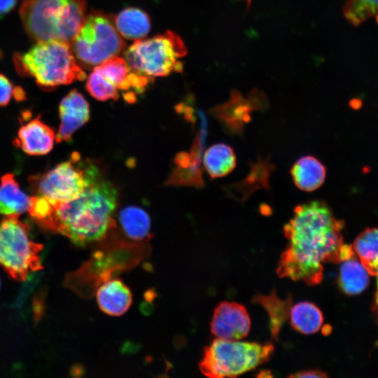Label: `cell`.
Instances as JSON below:
<instances>
[{
    "mask_svg": "<svg viewBox=\"0 0 378 378\" xmlns=\"http://www.w3.org/2000/svg\"><path fill=\"white\" fill-rule=\"evenodd\" d=\"M376 276L377 277V290H376V294H375V303H376V307L378 310V270H377Z\"/></svg>",
    "mask_w": 378,
    "mask_h": 378,
    "instance_id": "cell-30",
    "label": "cell"
},
{
    "mask_svg": "<svg viewBox=\"0 0 378 378\" xmlns=\"http://www.w3.org/2000/svg\"><path fill=\"white\" fill-rule=\"evenodd\" d=\"M61 123L55 140L68 141L74 132L90 118L89 104L77 90H71L61 101L59 107Z\"/></svg>",
    "mask_w": 378,
    "mask_h": 378,
    "instance_id": "cell-12",
    "label": "cell"
},
{
    "mask_svg": "<svg viewBox=\"0 0 378 378\" xmlns=\"http://www.w3.org/2000/svg\"><path fill=\"white\" fill-rule=\"evenodd\" d=\"M204 166L211 178H218L230 174L236 166L233 149L225 144L210 146L204 155Z\"/></svg>",
    "mask_w": 378,
    "mask_h": 378,
    "instance_id": "cell-19",
    "label": "cell"
},
{
    "mask_svg": "<svg viewBox=\"0 0 378 378\" xmlns=\"http://www.w3.org/2000/svg\"><path fill=\"white\" fill-rule=\"evenodd\" d=\"M13 86L8 78L0 73V106L8 104L13 94Z\"/></svg>",
    "mask_w": 378,
    "mask_h": 378,
    "instance_id": "cell-26",
    "label": "cell"
},
{
    "mask_svg": "<svg viewBox=\"0 0 378 378\" xmlns=\"http://www.w3.org/2000/svg\"><path fill=\"white\" fill-rule=\"evenodd\" d=\"M119 91L125 92V99L134 102L135 94L142 92L152 80L134 71L125 58L111 57L95 66Z\"/></svg>",
    "mask_w": 378,
    "mask_h": 378,
    "instance_id": "cell-11",
    "label": "cell"
},
{
    "mask_svg": "<svg viewBox=\"0 0 378 378\" xmlns=\"http://www.w3.org/2000/svg\"><path fill=\"white\" fill-rule=\"evenodd\" d=\"M342 228L343 222L334 217L324 202L298 205L284 227L288 243L280 256L278 276L309 286L319 284L323 263H337L354 255L352 246L343 242Z\"/></svg>",
    "mask_w": 378,
    "mask_h": 378,
    "instance_id": "cell-1",
    "label": "cell"
},
{
    "mask_svg": "<svg viewBox=\"0 0 378 378\" xmlns=\"http://www.w3.org/2000/svg\"><path fill=\"white\" fill-rule=\"evenodd\" d=\"M16 3L17 0H0V18L10 12Z\"/></svg>",
    "mask_w": 378,
    "mask_h": 378,
    "instance_id": "cell-28",
    "label": "cell"
},
{
    "mask_svg": "<svg viewBox=\"0 0 378 378\" xmlns=\"http://www.w3.org/2000/svg\"><path fill=\"white\" fill-rule=\"evenodd\" d=\"M85 87L91 96L100 101L117 100L120 97L119 90L96 67L89 75Z\"/></svg>",
    "mask_w": 378,
    "mask_h": 378,
    "instance_id": "cell-25",
    "label": "cell"
},
{
    "mask_svg": "<svg viewBox=\"0 0 378 378\" xmlns=\"http://www.w3.org/2000/svg\"><path fill=\"white\" fill-rule=\"evenodd\" d=\"M55 139L53 130L38 116L20 127L13 144L27 154L39 155L50 151Z\"/></svg>",
    "mask_w": 378,
    "mask_h": 378,
    "instance_id": "cell-13",
    "label": "cell"
},
{
    "mask_svg": "<svg viewBox=\"0 0 378 378\" xmlns=\"http://www.w3.org/2000/svg\"><path fill=\"white\" fill-rule=\"evenodd\" d=\"M114 24L122 38L135 41L144 38L151 27L148 15L134 7L126 8L119 12L114 18Z\"/></svg>",
    "mask_w": 378,
    "mask_h": 378,
    "instance_id": "cell-16",
    "label": "cell"
},
{
    "mask_svg": "<svg viewBox=\"0 0 378 378\" xmlns=\"http://www.w3.org/2000/svg\"><path fill=\"white\" fill-rule=\"evenodd\" d=\"M339 284L346 295L362 293L369 284V273L355 255L342 261L340 268Z\"/></svg>",
    "mask_w": 378,
    "mask_h": 378,
    "instance_id": "cell-18",
    "label": "cell"
},
{
    "mask_svg": "<svg viewBox=\"0 0 378 378\" xmlns=\"http://www.w3.org/2000/svg\"><path fill=\"white\" fill-rule=\"evenodd\" d=\"M97 167L73 153L69 160L57 164L48 172L30 177L36 195L51 204L65 202L78 197L99 176Z\"/></svg>",
    "mask_w": 378,
    "mask_h": 378,
    "instance_id": "cell-9",
    "label": "cell"
},
{
    "mask_svg": "<svg viewBox=\"0 0 378 378\" xmlns=\"http://www.w3.org/2000/svg\"><path fill=\"white\" fill-rule=\"evenodd\" d=\"M186 53L181 38L167 31L150 38L136 41L125 50L124 56L134 71L153 79L181 71L183 63L180 59Z\"/></svg>",
    "mask_w": 378,
    "mask_h": 378,
    "instance_id": "cell-6",
    "label": "cell"
},
{
    "mask_svg": "<svg viewBox=\"0 0 378 378\" xmlns=\"http://www.w3.org/2000/svg\"><path fill=\"white\" fill-rule=\"evenodd\" d=\"M250 328V317L244 305L224 301L215 309L211 331L218 338L240 340L248 335Z\"/></svg>",
    "mask_w": 378,
    "mask_h": 378,
    "instance_id": "cell-10",
    "label": "cell"
},
{
    "mask_svg": "<svg viewBox=\"0 0 378 378\" xmlns=\"http://www.w3.org/2000/svg\"><path fill=\"white\" fill-rule=\"evenodd\" d=\"M31 197L21 190L14 175H4L0 183V214L19 216L29 211Z\"/></svg>",
    "mask_w": 378,
    "mask_h": 378,
    "instance_id": "cell-17",
    "label": "cell"
},
{
    "mask_svg": "<svg viewBox=\"0 0 378 378\" xmlns=\"http://www.w3.org/2000/svg\"><path fill=\"white\" fill-rule=\"evenodd\" d=\"M96 296L100 309L114 316L125 314L132 302L130 288L118 279L104 282L97 289Z\"/></svg>",
    "mask_w": 378,
    "mask_h": 378,
    "instance_id": "cell-14",
    "label": "cell"
},
{
    "mask_svg": "<svg viewBox=\"0 0 378 378\" xmlns=\"http://www.w3.org/2000/svg\"><path fill=\"white\" fill-rule=\"evenodd\" d=\"M13 96L18 100H22L24 98H25V93L24 92L22 88L20 87H17L13 90Z\"/></svg>",
    "mask_w": 378,
    "mask_h": 378,
    "instance_id": "cell-29",
    "label": "cell"
},
{
    "mask_svg": "<svg viewBox=\"0 0 378 378\" xmlns=\"http://www.w3.org/2000/svg\"><path fill=\"white\" fill-rule=\"evenodd\" d=\"M14 62L19 73L34 77L41 88H55L85 78L71 43L63 41H38L25 53L16 54Z\"/></svg>",
    "mask_w": 378,
    "mask_h": 378,
    "instance_id": "cell-4",
    "label": "cell"
},
{
    "mask_svg": "<svg viewBox=\"0 0 378 378\" xmlns=\"http://www.w3.org/2000/svg\"><path fill=\"white\" fill-rule=\"evenodd\" d=\"M119 220L125 234L136 241L146 240L150 233V219L142 209L129 206L119 213Z\"/></svg>",
    "mask_w": 378,
    "mask_h": 378,
    "instance_id": "cell-21",
    "label": "cell"
},
{
    "mask_svg": "<svg viewBox=\"0 0 378 378\" xmlns=\"http://www.w3.org/2000/svg\"><path fill=\"white\" fill-rule=\"evenodd\" d=\"M290 377H327L328 376L326 374L321 370H307V371H302L299 372L298 373H295L293 374H290L289 376Z\"/></svg>",
    "mask_w": 378,
    "mask_h": 378,
    "instance_id": "cell-27",
    "label": "cell"
},
{
    "mask_svg": "<svg viewBox=\"0 0 378 378\" xmlns=\"http://www.w3.org/2000/svg\"><path fill=\"white\" fill-rule=\"evenodd\" d=\"M117 195L110 182L99 177L76 198L50 202L49 213L37 223L78 246L100 240L113 224Z\"/></svg>",
    "mask_w": 378,
    "mask_h": 378,
    "instance_id": "cell-2",
    "label": "cell"
},
{
    "mask_svg": "<svg viewBox=\"0 0 378 378\" xmlns=\"http://www.w3.org/2000/svg\"><path fill=\"white\" fill-rule=\"evenodd\" d=\"M354 251L369 274L376 276L378 270V228H367L356 238Z\"/></svg>",
    "mask_w": 378,
    "mask_h": 378,
    "instance_id": "cell-20",
    "label": "cell"
},
{
    "mask_svg": "<svg viewBox=\"0 0 378 378\" xmlns=\"http://www.w3.org/2000/svg\"><path fill=\"white\" fill-rule=\"evenodd\" d=\"M272 344H260L216 338L206 346L199 364L202 373L211 378L234 377L268 361Z\"/></svg>",
    "mask_w": 378,
    "mask_h": 378,
    "instance_id": "cell-5",
    "label": "cell"
},
{
    "mask_svg": "<svg viewBox=\"0 0 378 378\" xmlns=\"http://www.w3.org/2000/svg\"><path fill=\"white\" fill-rule=\"evenodd\" d=\"M78 64L86 69L94 68L118 56L125 47L118 33L114 18L100 10H92L86 17L71 42Z\"/></svg>",
    "mask_w": 378,
    "mask_h": 378,
    "instance_id": "cell-7",
    "label": "cell"
},
{
    "mask_svg": "<svg viewBox=\"0 0 378 378\" xmlns=\"http://www.w3.org/2000/svg\"><path fill=\"white\" fill-rule=\"evenodd\" d=\"M343 13L353 26H359L373 18L378 22V0H347Z\"/></svg>",
    "mask_w": 378,
    "mask_h": 378,
    "instance_id": "cell-24",
    "label": "cell"
},
{
    "mask_svg": "<svg viewBox=\"0 0 378 378\" xmlns=\"http://www.w3.org/2000/svg\"><path fill=\"white\" fill-rule=\"evenodd\" d=\"M289 316L292 327L304 335L318 332L323 322L321 311L309 302H301L295 304L290 309Z\"/></svg>",
    "mask_w": 378,
    "mask_h": 378,
    "instance_id": "cell-22",
    "label": "cell"
},
{
    "mask_svg": "<svg viewBox=\"0 0 378 378\" xmlns=\"http://www.w3.org/2000/svg\"><path fill=\"white\" fill-rule=\"evenodd\" d=\"M246 1H248V3H249L251 0H246Z\"/></svg>",
    "mask_w": 378,
    "mask_h": 378,
    "instance_id": "cell-31",
    "label": "cell"
},
{
    "mask_svg": "<svg viewBox=\"0 0 378 378\" xmlns=\"http://www.w3.org/2000/svg\"><path fill=\"white\" fill-rule=\"evenodd\" d=\"M43 245L30 237L29 226L18 216H6L0 221V266L14 279L27 280L43 269Z\"/></svg>",
    "mask_w": 378,
    "mask_h": 378,
    "instance_id": "cell-8",
    "label": "cell"
},
{
    "mask_svg": "<svg viewBox=\"0 0 378 378\" xmlns=\"http://www.w3.org/2000/svg\"><path fill=\"white\" fill-rule=\"evenodd\" d=\"M253 301L260 304L267 311L270 317L271 335L278 339L280 329L290 316L291 299H279L274 293L269 295H256Z\"/></svg>",
    "mask_w": 378,
    "mask_h": 378,
    "instance_id": "cell-23",
    "label": "cell"
},
{
    "mask_svg": "<svg viewBox=\"0 0 378 378\" xmlns=\"http://www.w3.org/2000/svg\"><path fill=\"white\" fill-rule=\"evenodd\" d=\"M290 173L297 188L306 192H312L323 183L326 168L315 157L306 155L299 158L293 165Z\"/></svg>",
    "mask_w": 378,
    "mask_h": 378,
    "instance_id": "cell-15",
    "label": "cell"
},
{
    "mask_svg": "<svg viewBox=\"0 0 378 378\" xmlns=\"http://www.w3.org/2000/svg\"><path fill=\"white\" fill-rule=\"evenodd\" d=\"M85 0H24L20 16L29 38L71 43L86 17Z\"/></svg>",
    "mask_w": 378,
    "mask_h": 378,
    "instance_id": "cell-3",
    "label": "cell"
}]
</instances>
